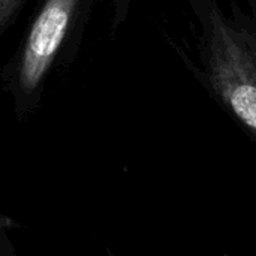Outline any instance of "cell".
<instances>
[{
	"instance_id": "6da1fadb",
	"label": "cell",
	"mask_w": 256,
	"mask_h": 256,
	"mask_svg": "<svg viewBox=\"0 0 256 256\" xmlns=\"http://www.w3.org/2000/svg\"><path fill=\"white\" fill-rule=\"evenodd\" d=\"M198 27L200 75L256 144V3L186 0Z\"/></svg>"
},
{
	"instance_id": "7a4b0ae2",
	"label": "cell",
	"mask_w": 256,
	"mask_h": 256,
	"mask_svg": "<svg viewBox=\"0 0 256 256\" xmlns=\"http://www.w3.org/2000/svg\"><path fill=\"white\" fill-rule=\"evenodd\" d=\"M80 0H46L38 15L22 54L20 86L33 92L50 69Z\"/></svg>"
},
{
	"instance_id": "3957f363",
	"label": "cell",
	"mask_w": 256,
	"mask_h": 256,
	"mask_svg": "<svg viewBox=\"0 0 256 256\" xmlns=\"http://www.w3.org/2000/svg\"><path fill=\"white\" fill-rule=\"evenodd\" d=\"M22 0H0V32L10 21Z\"/></svg>"
}]
</instances>
